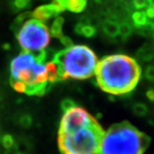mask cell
<instances>
[{"instance_id":"cell-24","label":"cell","mask_w":154,"mask_h":154,"mask_svg":"<svg viewBox=\"0 0 154 154\" xmlns=\"http://www.w3.org/2000/svg\"><path fill=\"white\" fill-rule=\"evenodd\" d=\"M60 106L61 110H63V112L64 113V112H66V111H68L69 110L72 109L73 107L76 106V104H75L72 99H65L61 102Z\"/></svg>"},{"instance_id":"cell-23","label":"cell","mask_w":154,"mask_h":154,"mask_svg":"<svg viewBox=\"0 0 154 154\" xmlns=\"http://www.w3.org/2000/svg\"><path fill=\"white\" fill-rule=\"evenodd\" d=\"M33 123V119L32 116L28 114H25L22 115L20 118H19V124L22 127V128H29Z\"/></svg>"},{"instance_id":"cell-12","label":"cell","mask_w":154,"mask_h":154,"mask_svg":"<svg viewBox=\"0 0 154 154\" xmlns=\"http://www.w3.org/2000/svg\"><path fill=\"white\" fill-rule=\"evenodd\" d=\"M46 67V71L48 75V82L50 83H55L57 82H59V75H58V70H57V67L54 62H48L47 63H45Z\"/></svg>"},{"instance_id":"cell-29","label":"cell","mask_w":154,"mask_h":154,"mask_svg":"<svg viewBox=\"0 0 154 154\" xmlns=\"http://www.w3.org/2000/svg\"><path fill=\"white\" fill-rule=\"evenodd\" d=\"M106 0H95V2L96 3H98V4H104Z\"/></svg>"},{"instance_id":"cell-8","label":"cell","mask_w":154,"mask_h":154,"mask_svg":"<svg viewBox=\"0 0 154 154\" xmlns=\"http://www.w3.org/2000/svg\"><path fill=\"white\" fill-rule=\"evenodd\" d=\"M64 10L79 13L85 10L87 6V0H55Z\"/></svg>"},{"instance_id":"cell-31","label":"cell","mask_w":154,"mask_h":154,"mask_svg":"<svg viewBox=\"0 0 154 154\" xmlns=\"http://www.w3.org/2000/svg\"><path fill=\"white\" fill-rule=\"evenodd\" d=\"M15 154H20V153H18V152H17V153H15Z\"/></svg>"},{"instance_id":"cell-28","label":"cell","mask_w":154,"mask_h":154,"mask_svg":"<svg viewBox=\"0 0 154 154\" xmlns=\"http://www.w3.org/2000/svg\"><path fill=\"white\" fill-rule=\"evenodd\" d=\"M146 96H147V98H148L150 100L153 101L154 100V91L153 90H149V91H147V93H146Z\"/></svg>"},{"instance_id":"cell-27","label":"cell","mask_w":154,"mask_h":154,"mask_svg":"<svg viewBox=\"0 0 154 154\" xmlns=\"http://www.w3.org/2000/svg\"><path fill=\"white\" fill-rule=\"evenodd\" d=\"M146 14L149 19H154V2L146 9Z\"/></svg>"},{"instance_id":"cell-20","label":"cell","mask_w":154,"mask_h":154,"mask_svg":"<svg viewBox=\"0 0 154 154\" xmlns=\"http://www.w3.org/2000/svg\"><path fill=\"white\" fill-rule=\"evenodd\" d=\"M30 4H31V0H14L13 6L18 11L28 8Z\"/></svg>"},{"instance_id":"cell-25","label":"cell","mask_w":154,"mask_h":154,"mask_svg":"<svg viewBox=\"0 0 154 154\" xmlns=\"http://www.w3.org/2000/svg\"><path fill=\"white\" fill-rule=\"evenodd\" d=\"M59 39H60L61 44L63 45L65 48H69V47H71L72 45H74L71 38H69V37H68V36L63 35Z\"/></svg>"},{"instance_id":"cell-17","label":"cell","mask_w":154,"mask_h":154,"mask_svg":"<svg viewBox=\"0 0 154 154\" xmlns=\"http://www.w3.org/2000/svg\"><path fill=\"white\" fill-rule=\"evenodd\" d=\"M139 56H140V57L141 59H143L145 61L151 60L154 56L152 48H150V47L142 48V49L139 51Z\"/></svg>"},{"instance_id":"cell-16","label":"cell","mask_w":154,"mask_h":154,"mask_svg":"<svg viewBox=\"0 0 154 154\" xmlns=\"http://www.w3.org/2000/svg\"><path fill=\"white\" fill-rule=\"evenodd\" d=\"M1 143L4 148L7 149H11L14 146H15V140L12 135L11 134H5L3 137H2V140H1Z\"/></svg>"},{"instance_id":"cell-1","label":"cell","mask_w":154,"mask_h":154,"mask_svg":"<svg viewBox=\"0 0 154 154\" xmlns=\"http://www.w3.org/2000/svg\"><path fill=\"white\" fill-rule=\"evenodd\" d=\"M94 75L102 91L119 96L135 89L141 76V69L131 57L114 54L98 62Z\"/></svg>"},{"instance_id":"cell-2","label":"cell","mask_w":154,"mask_h":154,"mask_svg":"<svg viewBox=\"0 0 154 154\" xmlns=\"http://www.w3.org/2000/svg\"><path fill=\"white\" fill-rule=\"evenodd\" d=\"M150 138L128 122L113 124L105 132L98 154H144Z\"/></svg>"},{"instance_id":"cell-21","label":"cell","mask_w":154,"mask_h":154,"mask_svg":"<svg viewBox=\"0 0 154 154\" xmlns=\"http://www.w3.org/2000/svg\"><path fill=\"white\" fill-rule=\"evenodd\" d=\"M133 5L137 10L148 8L152 4V0H132Z\"/></svg>"},{"instance_id":"cell-26","label":"cell","mask_w":154,"mask_h":154,"mask_svg":"<svg viewBox=\"0 0 154 154\" xmlns=\"http://www.w3.org/2000/svg\"><path fill=\"white\" fill-rule=\"evenodd\" d=\"M145 75L149 81H154V66H149L146 70Z\"/></svg>"},{"instance_id":"cell-19","label":"cell","mask_w":154,"mask_h":154,"mask_svg":"<svg viewBox=\"0 0 154 154\" xmlns=\"http://www.w3.org/2000/svg\"><path fill=\"white\" fill-rule=\"evenodd\" d=\"M10 82H11V87L14 88L17 92L21 93V94H25L26 93L27 87L23 82H20V81H16V80H11Z\"/></svg>"},{"instance_id":"cell-7","label":"cell","mask_w":154,"mask_h":154,"mask_svg":"<svg viewBox=\"0 0 154 154\" xmlns=\"http://www.w3.org/2000/svg\"><path fill=\"white\" fill-rule=\"evenodd\" d=\"M63 11L64 9L54 0L52 4L38 6L32 12V17L43 22L48 21L51 18L58 17V15Z\"/></svg>"},{"instance_id":"cell-10","label":"cell","mask_w":154,"mask_h":154,"mask_svg":"<svg viewBox=\"0 0 154 154\" xmlns=\"http://www.w3.org/2000/svg\"><path fill=\"white\" fill-rule=\"evenodd\" d=\"M75 32L77 34L84 36L86 38H93L96 35L97 28L91 26L90 24L83 25V24H81V23L78 22L76 26H75Z\"/></svg>"},{"instance_id":"cell-22","label":"cell","mask_w":154,"mask_h":154,"mask_svg":"<svg viewBox=\"0 0 154 154\" xmlns=\"http://www.w3.org/2000/svg\"><path fill=\"white\" fill-rule=\"evenodd\" d=\"M17 152L20 154H27L30 150V146L27 141L21 140L17 144Z\"/></svg>"},{"instance_id":"cell-11","label":"cell","mask_w":154,"mask_h":154,"mask_svg":"<svg viewBox=\"0 0 154 154\" xmlns=\"http://www.w3.org/2000/svg\"><path fill=\"white\" fill-rule=\"evenodd\" d=\"M64 23V20L62 17H57L55 20L53 21L51 27L50 29V34H51L52 37L57 38H60L63 34V26Z\"/></svg>"},{"instance_id":"cell-9","label":"cell","mask_w":154,"mask_h":154,"mask_svg":"<svg viewBox=\"0 0 154 154\" xmlns=\"http://www.w3.org/2000/svg\"><path fill=\"white\" fill-rule=\"evenodd\" d=\"M102 28L104 33L111 38H116L119 33V24L113 20H106L103 22Z\"/></svg>"},{"instance_id":"cell-4","label":"cell","mask_w":154,"mask_h":154,"mask_svg":"<svg viewBox=\"0 0 154 154\" xmlns=\"http://www.w3.org/2000/svg\"><path fill=\"white\" fill-rule=\"evenodd\" d=\"M105 130L96 119L70 132L57 134L62 154H98Z\"/></svg>"},{"instance_id":"cell-15","label":"cell","mask_w":154,"mask_h":154,"mask_svg":"<svg viewBox=\"0 0 154 154\" xmlns=\"http://www.w3.org/2000/svg\"><path fill=\"white\" fill-rule=\"evenodd\" d=\"M132 27L129 23L123 22L119 24V33H118V35H120L121 38H128L132 33Z\"/></svg>"},{"instance_id":"cell-30","label":"cell","mask_w":154,"mask_h":154,"mask_svg":"<svg viewBox=\"0 0 154 154\" xmlns=\"http://www.w3.org/2000/svg\"><path fill=\"white\" fill-rule=\"evenodd\" d=\"M152 51H153V53H154V45H153V46H152Z\"/></svg>"},{"instance_id":"cell-3","label":"cell","mask_w":154,"mask_h":154,"mask_svg":"<svg viewBox=\"0 0 154 154\" xmlns=\"http://www.w3.org/2000/svg\"><path fill=\"white\" fill-rule=\"evenodd\" d=\"M57 67L60 81L67 79L87 80L94 75L98 57L94 51L84 45H73L57 52L53 61Z\"/></svg>"},{"instance_id":"cell-18","label":"cell","mask_w":154,"mask_h":154,"mask_svg":"<svg viewBox=\"0 0 154 154\" xmlns=\"http://www.w3.org/2000/svg\"><path fill=\"white\" fill-rule=\"evenodd\" d=\"M133 111L136 116H143L147 113V107L142 103H137L133 106Z\"/></svg>"},{"instance_id":"cell-5","label":"cell","mask_w":154,"mask_h":154,"mask_svg":"<svg viewBox=\"0 0 154 154\" xmlns=\"http://www.w3.org/2000/svg\"><path fill=\"white\" fill-rule=\"evenodd\" d=\"M17 38L24 51L40 52L49 45L51 35L48 28L36 19H28L17 33Z\"/></svg>"},{"instance_id":"cell-13","label":"cell","mask_w":154,"mask_h":154,"mask_svg":"<svg viewBox=\"0 0 154 154\" xmlns=\"http://www.w3.org/2000/svg\"><path fill=\"white\" fill-rule=\"evenodd\" d=\"M132 20L134 25L137 28H141L145 27L148 22V17L146 12L143 11H135L132 15Z\"/></svg>"},{"instance_id":"cell-6","label":"cell","mask_w":154,"mask_h":154,"mask_svg":"<svg viewBox=\"0 0 154 154\" xmlns=\"http://www.w3.org/2000/svg\"><path fill=\"white\" fill-rule=\"evenodd\" d=\"M94 119V116L85 108L76 105L63 113L61 119L58 134L70 132L81 127L86 126Z\"/></svg>"},{"instance_id":"cell-14","label":"cell","mask_w":154,"mask_h":154,"mask_svg":"<svg viewBox=\"0 0 154 154\" xmlns=\"http://www.w3.org/2000/svg\"><path fill=\"white\" fill-rule=\"evenodd\" d=\"M32 17V13L31 12H23L22 14H20L18 17H17V19L13 22L12 25H11V30L14 32V33H17L19 29L21 28L22 26V24L25 22L26 20H28L29 17Z\"/></svg>"}]
</instances>
